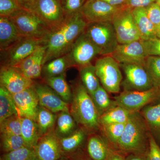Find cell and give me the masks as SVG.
Wrapping results in <instances>:
<instances>
[{
	"instance_id": "cell-50",
	"label": "cell",
	"mask_w": 160,
	"mask_h": 160,
	"mask_svg": "<svg viewBox=\"0 0 160 160\" xmlns=\"http://www.w3.org/2000/svg\"><path fill=\"white\" fill-rule=\"evenodd\" d=\"M66 160H87L84 158L83 154L77 156L73 157L72 158H66Z\"/></svg>"
},
{
	"instance_id": "cell-7",
	"label": "cell",
	"mask_w": 160,
	"mask_h": 160,
	"mask_svg": "<svg viewBox=\"0 0 160 160\" xmlns=\"http://www.w3.org/2000/svg\"><path fill=\"white\" fill-rule=\"evenodd\" d=\"M24 8L37 16L52 32L59 27L66 18L61 0H34Z\"/></svg>"
},
{
	"instance_id": "cell-19",
	"label": "cell",
	"mask_w": 160,
	"mask_h": 160,
	"mask_svg": "<svg viewBox=\"0 0 160 160\" xmlns=\"http://www.w3.org/2000/svg\"><path fill=\"white\" fill-rule=\"evenodd\" d=\"M115 151L106 139L93 134L88 138L83 155L87 160H109Z\"/></svg>"
},
{
	"instance_id": "cell-23",
	"label": "cell",
	"mask_w": 160,
	"mask_h": 160,
	"mask_svg": "<svg viewBox=\"0 0 160 160\" xmlns=\"http://www.w3.org/2000/svg\"><path fill=\"white\" fill-rule=\"evenodd\" d=\"M132 13L141 40H147L157 38L155 26L149 19L145 8L132 9Z\"/></svg>"
},
{
	"instance_id": "cell-40",
	"label": "cell",
	"mask_w": 160,
	"mask_h": 160,
	"mask_svg": "<svg viewBox=\"0 0 160 160\" xmlns=\"http://www.w3.org/2000/svg\"><path fill=\"white\" fill-rule=\"evenodd\" d=\"M61 2L66 17L80 12L85 3L83 0H61Z\"/></svg>"
},
{
	"instance_id": "cell-52",
	"label": "cell",
	"mask_w": 160,
	"mask_h": 160,
	"mask_svg": "<svg viewBox=\"0 0 160 160\" xmlns=\"http://www.w3.org/2000/svg\"><path fill=\"white\" fill-rule=\"evenodd\" d=\"M156 2L157 3L158 5H159L160 6V0H156Z\"/></svg>"
},
{
	"instance_id": "cell-18",
	"label": "cell",
	"mask_w": 160,
	"mask_h": 160,
	"mask_svg": "<svg viewBox=\"0 0 160 160\" xmlns=\"http://www.w3.org/2000/svg\"><path fill=\"white\" fill-rule=\"evenodd\" d=\"M12 96L19 116L29 118L36 122L39 104L33 86L19 93L12 94Z\"/></svg>"
},
{
	"instance_id": "cell-15",
	"label": "cell",
	"mask_w": 160,
	"mask_h": 160,
	"mask_svg": "<svg viewBox=\"0 0 160 160\" xmlns=\"http://www.w3.org/2000/svg\"><path fill=\"white\" fill-rule=\"evenodd\" d=\"M0 84L12 94L19 93L34 85L33 80L26 77L14 67L9 66H1Z\"/></svg>"
},
{
	"instance_id": "cell-5",
	"label": "cell",
	"mask_w": 160,
	"mask_h": 160,
	"mask_svg": "<svg viewBox=\"0 0 160 160\" xmlns=\"http://www.w3.org/2000/svg\"><path fill=\"white\" fill-rule=\"evenodd\" d=\"M84 32L99 49L102 56L110 55L118 45L111 22L88 23Z\"/></svg>"
},
{
	"instance_id": "cell-44",
	"label": "cell",
	"mask_w": 160,
	"mask_h": 160,
	"mask_svg": "<svg viewBox=\"0 0 160 160\" xmlns=\"http://www.w3.org/2000/svg\"><path fill=\"white\" fill-rule=\"evenodd\" d=\"M149 19L155 26L160 25V6L156 2L145 8Z\"/></svg>"
},
{
	"instance_id": "cell-24",
	"label": "cell",
	"mask_w": 160,
	"mask_h": 160,
	"mask_svg": "<svg viewBox=\"0 0 160 160\" xmlns=\"http://www.w3.org/2000/svg\"><path fill=\"white\" fill-rule=\"evenodd\" d=\"M21 134L25 146L34 149L42 136L36 122L29 118L21 117Z\"/></svg>"
},
{
	"instance_id": "cell-41",
	"label": "cell",
	"mask_w": 160,
	"mask_h": 160,
	"mask_svg": "<svg viewBox=\"0 0 160 160\" xmlns=\"http://www.w3.org/2000/svg\"><path fill=\"white\" fill-rule=\"evenodd\" d=\"M147 56L160 57V38L157 37L147 40H142Z\"/></svg>"
},
{
	"instance_id": "cell-10",
	"label": "cell",
	"mask_w": 160,
	"mask_h": 160,
	"mask_svg": "<svg viewBox=\"0 0 160 160\" xmlns=\"http://www.w3.org/2000/svg\"><path fill=\"white\" fill-rule=\"evenodd\" d=\"M160 98L159 88L153 87L146 91L124 90L114 98L117 106L131 112H140L144 107Z\"/></svg>"
},
{
	"instance_id": "cell-22",
	"label": "cell",
	"mask_w": 160,
	"mask_h": 160,
	"mask_svg": "<svg viewBox=\"0 0 160 160\" xmlns=\"http://www.w3.org/2000/svg\"><path fill=\"white\" fill-rule=\"evenodd\" d=\"M140 112L145 120L149 133L160 147V102L146 106Z\"/></svg>"
},
{
	"instance_id": "cell-26",
	"label": "cell",
	"mask_w": 160,
	"mask_h": 160,
	"mask_svg": "<svg viewBox=\"0 0 160 160\" xmlns=\"http://www.w3.org/2000/svg\"><path fill=\"white\" fill-rule=\"evenodd\" d=\"M45 82L49 87L66 102L72 101V93L66 79L65 73L58 76L45 77Z\"/></svg>"
},
{
	"instance_id": "cell-33",
	"label": "cell",
	"mask_w": 160,
	"mask_h": 160,
	"mask_svg": "<svg viewBox=\"0 0 160 160\" xmlns=\"http://www.w3.org/2000/svg\"><path fill=\"white\" fill-rule=\"evenodd\" d=\"M144 67L149 74L155 88L160 87V57L149 56L146 58Z\"/></svg>"
},
{
	"instance_id": "cell-54",
	"label": "cell",
	"mask_w": 160,
	"mask_h": 160,
	"mask_svg": "<svg viewBox=\"0 0 160 160\" xmlns=\"http://www.w3.org/2000/svg\"><path fill=\"white\" fill-rule=\"evenodd\" d=\"M83 1H84V2H85L87 0H83Z\"/></svg>"
},
{
	"instance_id": "cell-6",
	"label": "cell",
	"mask_w": 160,
	"mask_h": 160,
	"mask_svg": "<svg viewBox=\"0 0 160 160\" xmlns=\"http://www.w3.org/2000/svg\"><path fill=\"white\" fill-rule=\"evenodd\" d=\"M94 66L103 88L110 93L119 92L123 78L120 63L111 56L108 55L97 60Z\"/></svg>"
},
{
	"instance_id": "cell-13",
	"label": "cell",
	"mask_w": 160,
	"mask_h": 160,
	"mask_svg": "<svg viewBox=\"0 0 160 160\" xmlns=\"http://www.w3.org/2000/svg\"><path fill=\"white\" fill-rule=\"evenodd\" d=\"M122 7H115L101 0H87L80 12L88 23L111 22Z\"/></svg>"
},
{
	"instance_id": "cell-32",
	"label": "cell",
	"mask_w": 160,
	"mask_h": 160,
	"mask_svg": "<svg viewBox=\"0 0 160 160\" xmlns=\"http://www.w3.org/2000/svg\"><path fill=\"white\" fill-rule=\"evenodd\" d=\"M108 92L101 85L95 91L91 94V97L95 106L100 116L104 112L116 106L114 100L109 98Z\"/></svg>"
},
{
	"instance_id": "cell-46",
	"label": "cell",
	"mask_w": 160,
	"mask_h": 160,
	"mask_svg": "<svg viewBox=\"0 0 160 160\" xmlns=\"http://www.w3.org/2000/svg\"><path fill=\"white\" fill-rule=\"evenodd\" d=\"M115 7H122L126 6L127 0H101Z\"/></svg>"
},
{
	"instance_id": "cell-30",
	"label": "cell",
	"mask_w": 160,
	"mask_h": 160,
	"mask_svg": "<svg viewBox=\"0 0 160 160\" xmlns=\"http://www.w3.org/2000/svg\"><path fill=\"white\" fill-rule=\"evenodd\" d=\"M54 113L42 106H39L36 122L42 136L53 129L57 119Z\"/></svg>"
},
{
	"instance_id": "cell-2",
	"label": "cell",
	"mask_w": 160,
	"mask_h": 160,
	"mask_svg": "<svg viewBox=\"0 0 160 160\" xmlns=\"http://www.w3.org/2000/svg\"><path fill=\"white\" fill-rule=\"evenodd\" d=\"M149 135L148 127L140 112H132L115 150L126 156L146 154L149 149Z\"/></svg>"
},
{
	"instance_id": "cell-12",
	"label": "cell",
	"mask_w": 160,
	"mask_h": 160,
	"mask_svg": "<svg viewBox=\"0 0 160 160\" xmlns=\"http://www.w3.org/2000/svg\"><path fill=\"white\" fill-rule=\"evenodd\" d=\"M100 53L99 49L84 32L75 42L68 54L73 66L81 67L91 63Z\"/></svg>"
},
{
	"instance_id": "cell-1",
	"label": "cell",
	"mask_w": 160,
	"mask_h": 160,
	"mask_svg": "<svg viewBox=\"0 0 160 160\" xmlns=\"http://www.w3.org/2000/svg\"><path fill=\"white\" fill-rule=\"evenodd\" d=\"M88 23L81 12L66 16L62 25L52 32L46 42L43 66L51 60L68 54Z\"/></svg>"
},
{
	"instance_id": "cell-47",
	"label": "cell",
	"mask_w": 160,
	"mask_h": 160,
	"mask_svg": "<svg viewBox=\"0 0 160 160\" xmlns=\"http://www.w3.org/2000/svg\"><path fill=\"white\" fill-rule=\"evenodd\" d=\"M146 154H130L127 155L126 156V160H147Z\"/></svg>"
},
{
	"instance_id": "cell-3",
	"label": "cell",
	"mask_w": 160,
	"mask_h": 160,
	"mask_svg": "<svg viewBox=\"0 0 160 160\" xmlns=\"http://www.w3.org/2000/svg\"><path fill=\"white\" fill-rule=\"evenodd\" d=\"M71 102L69 112L81 128L90 133L98 131L101 128L100 115L82 83H79L75 88Z\"/></svg>"
},
{
	"instance_id": "cell-4",
	"label": "cell",
	"mask_w": 160,
	"mask_h": 160,
	"mask_svg": "<svg viewBox=\"0 0 160 160\" xmlns=\"http://www.w3.org/2000/svg\"><path fill=\"white\" fill-rule=\"evenodd\" d=\"M9 18L23 37L35 38L47 41L52 30L37 16L23 8Z\"/></svg>"
},
{
	"instance_id": "cell-38",
	"label": "cell",
	"mask_w": 160,
	"mask_h": 160,
	"mask_svg": "<svg viewBox=\"0 0 160 160\" xmlns=\"http://www.w3.org/2000/svg\"><path fill=\"white\" fill-rule=\"evenodd\" d=\"M46 49V45L41 46L22 62L13 67L23 73L31 67L39 59L44 57Z\"/></svg>"
},
{
	"instance_id": "cell-29",
	"label": "cell",
	"mask_w": 160,
	"mask_h": 160,
	"mask_svg": "<svg viewBox=\"0 0 160 160\" xmlns=\"http://www.w3.org/2000/svg\"><path fill=\"white\" fill-rule=\"evenodd\" d=\"M79 68L82 84L91 95L101 86L100 80L97 75L95 67L90 63Z\"/></svg>"
},
{
	"instance_id": "cell-48",
	"label": "cell",
	"mask_w": 160,
	"mask_h": 160,
	"mask_svg": "<svg viewBox=\"0 0 160 160\" xmlns=\"http://www.w3.org/2000/svg\"><path fill=\"white\" fill-rule=\"evenodd\" d=\"M109 160H126V155L115 150Z\"/></svg>"
},
{
	"instance_id": "cell-25",
	"label": "cell",
	"mask_w": 160,
	"mask_h": 160,
	"mask_svg": "<svg viewBox=\"0 0 160 160\" xmlns=\"http://www.w3.org/2000/svg\"><path fill=\"white\" fill-rule=\"evenodd\" d=\"M73 66L71 60L67 54L51 60L46 63L42 71L46 77L58 76L65 73L66 69Z\"/></svg>"
},
{
	"instance_id": "cell-55",
	"label": "cell",
	"mask_w": 160,
	"mask_h": 160,
	"mask_svg": "<svg viewBox=\"0 0 160 160\" xmlns=\"http://www.w3.org/2000/svg\"><path fill=\"white\" fill-rule=\"evenodd\" d=\"M159 89H160V88H159Z\"/></svg>"
},
{
	"instance_id": "cell-34",
	"label": "cell",
	"mask_w": 160,
	"mask_h": 160,
	"mask_svg": "<svg viewBox=\"0 0 160 160\" xmlns=\"http://www.w3.org/2000/svg\"><path fill=\"white\" fill-rule=\"evenodd\" d=\"M25 146L22 136L1 134V148L3 153L15 151Z\"/></svg>"
},
{
	"instance_id": "cell-14",
	"label": "cell",
	"mask_w": 160,
	"mask_h": 160,
	"mask_svg": "<svg viewBox=\"0 0 160 160\" xmlns=\"http://www.w3.org/2000/svg\"><path fill=\"white\" fill-rule=\"evenodd\" d=\"M120 64H134L144 67L147 57L142 40L127 44H119L111 55Z\"/></svg>"
},
{
	"instance_id": "cell-21",
	"label": "cell",
	"mask_w": 160,
	"mask_h": 160,
	"mask_svg": "<svg viewBox=\"0 0 160 160\" xmlns=\"http://www.w3.org/2000/svg\"><path fill=\"white\" fill-rule=\"evenodd\" d=\"M87 132L82 128L76 129L73 132L65 137L60 138V142L63 157L71 158L82 148Z\"/></svg>"
},
{
	"instance_id": "cell-35",
	"label": "cell",
	"mask_w": 160,
	"mask_h": 160,
	"mask_svg": "<svg viewBox=\"0 0 160 160\" xmlns=\"http://www.w3.org/2000/svg\"><path fill=\"white\" fill-rule=\"evenodd\" d=\"M126 124H111L101 126L106 139L114 149L122 136Z\"/></svg>"
},
{
	"instance_id": "cell-36",
	"label": "cell",
	"mask_w": 160,
	"mask_h": 160,
	"mask_svg": "<svg viewBox=\"0 0 160 160\" xmlns=\"http://www.w3.org/2000/svg\"><path fill=\"white\" fill-rule=\"evenodd\" d=\"M22 121L18 115H13L0 123L1 134L21 135Z\"/></svg>"
},
{
	"instance_id": "cell-16",
	"label": "cell",
	"mask_w": 160,
	"mask_h": 160,
	"mask_svg": "<svg viewBox=\"0 0 160 160\" xmlns=\"http://www.w3.org/2000/svg\"><path fill=\"white\" fill-rule=\"evenodd\" d=\"M34 150L37 160H59L63 157L60 138L53 129L41 137Z\"/></svg>"
},
{
	"instance_id": "cell-20",
	"label": "cell",
	"mask_w": 160,
	"mask_h": 160,
	"mask_svg": "<svg viewBox=\"0 0 160 160\" xmlns=\"http://www.w3.org/2000/svg\"><path fill=\"white\" fill-rule=\"evenodd\" d=\"M22 38L9 17H0L1 51L8 49Z\"/></svg>"
},
{
	"instance_id": "cell-31",
	"label": "cell",
	"mask_w": 160,
	"mask_h": 160,
	"mask_svg": "<svg viewBox=\"0 0 160 160\" xmlns=\"http://www.w3.org/2000/svg\"><path fill=\"white\" fill-rule=\"evenodd\" d=\"M76 123L70 112H61L57 119L56 133L60 138L69 135L76 129Z\"/></svg>"
},
{
	"instance_id": "cell-42",
	"label": "cell",
	"mask_w": 160,
	"mask_h": 160,
	"mask_svg": "<svg viewBox=\"0 0 160 160\" xmlns=\"http://www.w3.org/2000/svg\"><path fill=\"white\" fill-rule=\"evenodd\" d=\"M44 58L43 57L40 58L29 69L22 73L29 79L32 80L40 78L42 71Z\"/></svg>"
},
{
	"instance_id": "cell-45",
	"label": "cell",
	"mask_w": 160,
	"mask_h": 160,
	"mask_svg": "<svg viewBox=\"0 0 160 160\" xmlns=\"http://www.w3.org/2000/svg\"><path fill=\"white\" fill-rule=\"evenodd\" d=\"M156 0H127L126 6L132 9L146 8L152 3L156 2Z\"/></svg>"
},
{
	"instance_id": "cell-17",
	"label": "cell",
	"mask_w": 160,
	"mask_h": 160,
	"mask_svg": "<svg viewBox=\"0 0 160 160\" xmlns=\"http://www.w3.org/2000/svg\"><path fill=\"white\" fill-rule=\"evenodd\" d=\"M33 88L38 98L39 106L53 113L69 112L68 103L64 101L47 84H34Z\"/></svg>"
},
{
	"instance_id": "cell-39",
	"label": "cell",
	"mask_w": 160,
	"mask_h": 160,
	"mask_svg": "<svg viewBox=\"0 0 160 160\" xmlns=\"http://www.w3.org/2000/svg\"><path fill=\"white\" fill-rule=\"evenodd\" d=\"M23 8L18 0H0V17H9Z\"/></svg>"
},
{
	"instance_id": "cell-8",
	"label": "cell",
	"mask_w": 160,
	"mask_h": 160,
	"mask_svg": "<svg viewBox=\"0 0 160 160\" xmlns=\"http://www.w3.org/2000/svg\"><path fill=\"white\" fill-rule=\"evenodd\" d=\"M47 41L35 38L23 37L6 49L1 51L2 66H14L21 62Z\"/></svg>"
},
{
	"instance_id": "cell-9",
	"label": "cell",
	"mask_w": 160,
	"mask_h": 160,
	"mask_svg": "<svg viewBox=\"0 0 160 160\" xmlns=\"http://www.w3.org/2000/svg\"><path fill=\"white\" fill-rule=\"evenodd\" d=\"M119 44L131 43L141 40L139 32L135 22L132 9L124 6L118 12L111 22Z\"/></svg>"
},
{
	"instance_id": "cell-11",
	"label": "cell",
	"mask_w": 160,
	"mask_h": 160,
	"mask_svg": "<svg viewBox=\"0 0 160 160\" xmlns=\"http://www.w3.org/2000/svg\"><path fill=\"white\" fill-rule=\"evenodd\" d=\"M120 64L125 75L122 83L124 90L146 91L154 87L144 66L134 64Z\"/></svg>"
},
{
	"instance_id": "cell-27",
	"label": "cell",
	"mask_w": 160,
	"mask_h": 160,
	"mask_svg": "<svg viewBox=\"0 0 160 160\" xmlns=\"http://www.w3.org/2000/svg\"><path fill=\"white\" fill-rule=\"evenodd\" d=\"M132 112L121 106H114L100 116L101 126L108 124H125Z\"/></svg>"
},
{
	"instance_id": "cell-28",
	"label": "cell",
	"mask_w": 160,
	"mask_h": 160,
	"mask_svg": "<svg viewBox=\"0 0 160 160\" xmlns=\"http://www.w3.org/2000/svg\"><path fill=\"white\" fill-rule=\"evenodd\" d=\"M13 115H19L12 94L0 86V123Z\"/></svg>"
},
{
	"instance_id": "cell-43",
	"label": "cell",
	"mask_w": 160,
	"mask_h": 160,
	"mask_svg": "<svg viewBox=\"0 0 160 160\" xmlns=\"http://www.w3.org/2000/svg\"><path fill=\"white\" fill-rule=\"evenodd\" d=\"M147 160H160V147L149 133V147L146 154Z\"/></svg>"
},
{
	"instance_id": "cell-53",
	"label": "cell",
	"mask_w": 160,
	"mask_h": 160,
	"mask_svg": "<svg viewBox=\"0 0 160 160\" xmlns=\"http://www.w3.org/2000/svg\"><path fill=\"white\" fill-rule=\"evenodd\" d=\"M59 160H66V158L63 157L62 158L60 159Z\"/></svg>"
},
{
	"instance_id": "cell-51",
	"label": "cell",
	"mask_w": 160,
	"mask_h": 160,
	"mask_svg": "<svg viewBox=\"0 0 160 160\" xmlns=\"http://www.w3.org/2000/svg\"><path fill=\"white\" fill-rule=\"evenodd\" d=\"M156 35L157 37L160 38V25L155 26Z\"/></svg>"
},
{
	"instance_id": "cell-37",
	"label": "cell",
	"mask_w": 160,
	"mask_h": 160,
	"mask_svg": "<svg viewBox=\"0 0 160 160\" xmlns=\"http://www.w3.org/2000/svg\"><path fill=\"white\" fill-rule=\"evenodd\" d=\"M0 160H37L34 149L22 147L15 151L3 153Z\"/></svg>"
},
{
	"instance_id": "cell-49",
	"label": "cell",
	"mask_w": 160,
	"mask_h": 160,
	"mask_svg": "<svg viewBox=\"0 0 160 160\" xmlns=\"http://www.w3.org/2000/svg\"><path fill=\"white\" fill-rule=\"evenodd\" d=\"M18 1L22 7L24 8L26 6L33 2L34 0H18Z\"/></svg>"
}]
</instances>
